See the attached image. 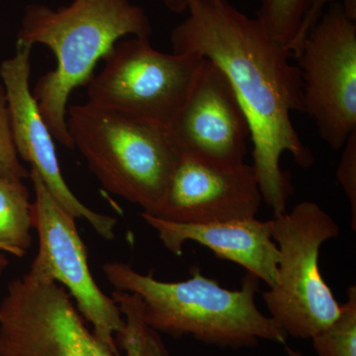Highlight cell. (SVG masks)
Here are the masks:
<instances>
[{
  "label": "cell",
  "mask_w": 356,
  "mask_h": 356,
  "mask_svg": "<svg viewBox=\"0 0 356 356\" xmlns=\"http://www.w3.org/2000/svg\"><path fill=\"white\" fill-rule=\"evenodd\" d=\"M186 13L170 34L173 53L206 58L228 79L250 125L262 200L274 216L283 214L292 193L281 168L283 154H291L300 168L314 165V154L291 120L292 112H304L298 65L257 18L229 0H187Z\"/></svg>",
  "instance_id": "1"
},
{
  "label": "cell",
  "mask_w": 356,
  "mask_h": 356,
  "mask_svg": "<svg viewBox=\"0 0 356 356\" xmlns=\"http://www.w3.org/2000/svg\"><path fill=\"white\" fill-rule=\"evenodd\" d=\"M153 28L144 9L131 0H72L54 10L26 7L18 43L48 47L57 67L40 77L32 95L54 139L74 149L67 124L70 95L88 86L98 60L126 36L149 38Z\"/></svg>",
  "instance_id": "2"
},
{
  "label": "cell",
  "mask_w": 356,
  "mask_h": 356,
  "mask_svg": "<svg viewBox=\"0 0 356 356\" xmlns=\"http://www.w3.org/2000/svg\"><path fill=\"white\" fill-rule=\"evenodd\" d=\"M102 271L115 290L139 297L143 318L159 334L191 336L234 350L257 346L261 339L286 343V334L255 304L259 280L252 274L247 273L241 289L229 290L198 267L179 282L159 281L124 262H106Z\"/></svg>",
  "instance_id": "3"
},
{
  "label": "cell",
  "mask_w": 356,
  "mask_h": 356,
  "mask_svg": "<svg viewBox=\"0 0 356 356\" xmlns=\"http://www.w3.org/2000/svg\"><path fill=\"white\" fill-rule=\"evenodd\" d=\"M125 318L115 336L126 356H170L143 318L139 297L111 295ZM0 356H116L89 332L72 296L55 280L29 273L9 282L0 301Z\"/></svg>",
  "instance_id": "4"
},
{
  "label": "cell",
  "mask_w": 356,
  "mask_h": 356,
  "mask_svg": "<svg viewBox=\"0 0 356 356\" xmlns=\"http://www.w3.org/2000/svg\"><path fill=\"white\" fill-rule=\"evenodd\" d=\"M74 147L110 193L156 215L181 154L168 128L91 102L67 110Z\"/></svg>",
  "instance_id": "5"
},
{
  "label": "cell",
  "mask_w": 356,
  "mask_h": 356,
  "mask_svg": "<svg viewBox=\"0 0 356 356\" xmlns=\"http://www.w3.org/2000/svg\"><path fill=\"white\" fill-rule=\"evenodd\" d=\"M270 222L280 262L275 285L262 298L269 317L286 336L313 339L341 311L318 266L321 248L339 235V225L312 201L297 204Z\"/></svg>",
  "instance_id": "6"
},
{
  "label": "cell",
  "mask_w": 356,
  "mask_h": 356,
  "mask_svg": "<svg viewBox=\"0 0 356 356\" xmlns=\"http://www.w3.org/2000/svg\"><path fill=\"white\" fill-rule=\"evenodd\" d=\"M88 83V102L168 128L184 104L205 58L156 50L132 37L112 47Z\"/></svg>",
  "instance_id": "7"
},
{
  "label": "cell",
  "mask_w": 356,
  "mask_h": 356,
  "mask_svg": "<svg viewBox=\"0 0 356 356\" xmlns=\"http://www.w3.org/2000/svg\"><path fill=\"white\" fill-rule=\"evenodd\" d=\"M304 112L332 149H343L356 131V21L334 0L296 53Z\"/></svg>",
  "instance_id": "8"
},
{
  "label": "cell",
  "mask_w": 356,
  "mask_h": 356,
  "mask_svg": "<svg viewBox=\"0 0 356 356\" xmlns=\"http://www.w3.org/2000/svg\"><path fill=\"white\" fill-rule=\"evenodd\" d=\"M29 178L35 192L33 228L38 233L39 248L28 273L67 287L79 313L93 325L96 339L121 356L114 336L125 329V318L113 298L105 295L93 280L76 218L54 199L34 168Z\"/></svg>",
  "instance_id": "9"
},
{
  "label": "cell",
  "mask_w": 356,
  "mask_h": 356,
  "mask_svg": "<svg viewBox=\"0 0 356 356\" xmlns=\"http://www.w3.org/2000/svg\"><path fill=\"white\" fill-rule=\"evenodd\" d=\"M181 156L222 166L245 163L250 129L221 70L206 60L184 104L168 127Z\"/></svg>",
  "instance_id": "10"
},
{
  "label": "cell",
  "mask_w": 356,
  "mask_h": 356,
  "mask_svg": "<svg viewBox=\"0 0 356 356\" xmlns=\"http://www.w3.org/2000/svg\"><path fill=\"white\" fill-rule=\"evenodd\" d=\"M32 48L17 42L15 55L0 65L16 153L38 172L54 199L65 211L76 219H86L105 240H113L117 220L86 207L63 177L54 137L30 88Z\"/></svg>",
  "instance_id": "11"
},
{
  "label": "cell",
  "mask_w": 356,
  "mask_h": 356,
  "mask_svg": "<svg viewBox=\"0 0 356 356\" xmlns=\"http://www.w3.org/2000/svg\"><path fill=\"white\" fill-rule=\"evenodd\" d=\"M261 202L252 165L222 166L181 156L154 216L178 224H208L254 218Z\"/></svg>",
  "instance_id": "12"
},
{
  "label": "cell",
  "mask_w": 356,
  "mask_h": 356,
  "mask_svg": "<svg viewBox=\"0 0 356 356\" xmlns=\"http://www.w3.org/2000/svg\"><path fill=\"white\" fill-rule=\"evenodd\" d=\"M147 225L173 254L180 255L187 242L200 243L219 259L235 262L268 287L275 285L280 252L271 234V222L257 217L208 224H178L143 212Z\"/></svg>",
  "instance_id": "13"
},
{
  "label": "cell",
  "mask_w": 356,
  "mask_h": 356,
  "mask_svg": "<svg viewBox=\"0 0 356 356\" xmlns=\"http://www.w3.org/2000/svg\"><path fill=\"white\" fill-rule=\"evenodd\" d=\"M33 203L22 180L0 178V277L10 254L23 257L31 248Z\"/></svg>",
  "instance_id": "14"
},
{
  "label": "cell",
  "mask_w": 356,
  "mask_h": 356,
  "mask_svg": "<svg viewBox=\"0 0 356 356\" xmlns=\"http://www.w3.org/2000/svg\"><path fill=\"white\" fill-rule=\"evenodd\" d=\"M312 2L313 0H261L257 19L275 41L290 51Z\"/></svg>",
  "instance_id": "15"
},
{
  "label": "cell",
  "mask_w": 356,
  "mask_h": 356,
  "mask_svg": "<svg viewBox=\"0 0 356 356\" xmlns=\"http://www.w3.org/2000/svg\"><path fill=\"white\" fill-rule=\"evenodd\" d=\"M312 341L318 356H356L355 286L348 288L339 317Z\"/></svg>",
  "instance_id": "16"
},
{
  "label": "cell",
  "mask_w": 356,
  "mask_h": 356,
  "mask_svg": "<svg viewBox=\"0 0 356 356\" xmlns=\"http://www.w3.org/2000/svg\"><path fill=\"white\" fill-rule=\"evenodd\" d=\"M30 177V172L22 165L16 153L9 123L6 91L0 84V178L22 180Z\"/></svg>",
  "instance_id": "17"
},
{
  "label": "cell",
  "mask_w": 356,
  "mask_h": 356,
  "mask_svg": "<svg viewBox=\"0 0 356 356\" xmlns=\"http://www.w3.org/2000/svg\"><path fill=\"white\" fill-rule=\"evenodd\" d=\"M343 154L337 170V178L350 200L351 225L356 229V131L343 147Z\"/></svg>",
  "instance_id": "18"
},
{
  "label": "cell",
  "mask_w": 356,
  "mask_h": 356,
  "mask_svg": "<svg viewBox=\"0 0 356 356\" xmlns=\"http://www.w3.org/2000/svg\"><path fill=\"white\" fill-rule=\"evenodd\" d=\"M334 0H313L310 9L305 16L303 23H302L301 28H300L297 38L295 40L294 46L299 47L300 44L303 43L306 35L310 31L312 27L315 25L318 18L321 17L325 9L327 8L332 2Z\"/></svg>",
  "instance_id": "19"
},
{
  "label": "cell",
  "mask_w": 356,
  "mask_h": 356,
  "mask_svg": "<svg viewBox=\"0 0 356 356\" xmlns=\"http://www.w3.org/2000/svg\"><path fill=\"white\" fill-rule=\"evenodd\" d=\"M166 8L170 9L172 13L181 14L186 13L187 0H163Z\"/></svg>",
  "instance_id": "20"
},
{
  "label": "cell",
  "mask_w": 356,
  "mask_h": 356,
  "mask_svg": "<svg viewBox=\"0 0 356 356\" xmlns=\"http://www.w3.org/2000/svg\"><path fill=\"white\" fill-rule=\"evenodd\" d=\"M341 3L346 15L356 21V0H343Z\"/></svg>",
  "instance_id": "21"
},
{
  "label": "cell",
  "mask_w": 356,
  "mask_h": 356,
  "mask_svg": "<svg viewBox=\"0 0 356 356\" xmlns=\"http://www.w3.org/2000/svg\"><path fill=\"white\" fill-rule=\"evenodd\" d=\"M286 353L288 356H301L299 351L292 350L291 348H288V346H286Z\"/></svg>",
  "instance_id": "22"
}]
</instances>
